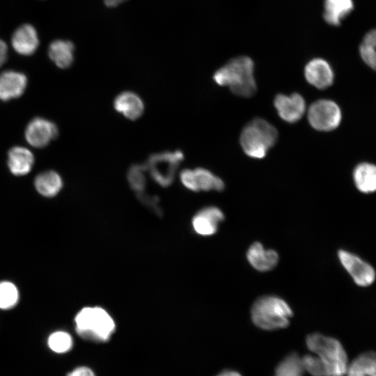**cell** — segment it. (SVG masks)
<instances>
[{
    "instance_id": "6da1fadb",
    "label": "cell",
    "mask_w": 376,
    "mask_h": 376,
    "mask_svg": "<svg viewBox=\"0 0 376 376\" xmlns=\"http://www.w3.org/2000/svg\"><path fill=\"white\" fill-rule=\"evenodd\" d=\"M254 64L248 56L235 57L215 71L214 81L221 86H228L236 95L249 97L256 91L253 76Z\"/></svg>"
},
{
    "instance_id": "7a4b0ae2",
    "label": "cell",
    "mask_w": 376,
    "mask_h": 376,
    "mask_svg": "<svg viewBox=\"0 0 376 376\" xmlns=\"http://www.w3.org/2000/svg\"><path fill=\"white\" fill-rule=\"evenodd\" d=\"M77 334L84 340L95 343L108 341L116 330V323L103 308L85 307L75 318Z\"/></svg>"
},
{
    "instance_id": "3957f363",
    "label": "cell",
    "mask_w": 376,
    "mask_h": 376,
    "mask_svg": "<svg viewBox=\"0 0 376 376\" xmlns=\"http://www.w3.org/2000/svg\"><path fill=\"white\" fill-rule=\"evenodd\" d=\"M306 345L320 359L327 376H343L346 374L348 366L347 354L338 340L314 333L307 336Z\"/></svg>"
},
{
    "instance_id": "277c9868",
    "label": "cell",
    "mask_w": 376,
    "mask_h": 376,
    "mask_svg": "<svg viewBox=\"0 0 376 376\" xmlns=\"http://www.w3.org/2000/svg\"><path fill=\"white\" fill-rule=\"evenodd\" d=\"M293 313L283 299L276 296H263L253 303L251 315L259 328L275 330L286 327Z\"/></svg>"
},
{
    "instance_id": "5b68a950",
    "label": "cell",
    "mask_w": 376,
    "mask_h": 376,
    "mask_svg": "<svg viewBox=\"0 0 376 376\" xmlns=\"http://www.w3.org/2000/svg\"><path fill=\"white\" fill-rule=\"evenodd\" d=\"M277 137V130L272 124L264 119L256 118L243 128L240 142L246 155L262 159L275 144Z\"/></svg>"
},
{
    "instance_id": "8992f818",
    "label": "cell",
    "mask_w": 376,
    "mask_h": 376,
    "mask_svg": "<svg viewBox=\"0 0 376 376\" xmlns=\"http://www.w3.org/2000/svg\"><path fill=\"white\" fill-rule=\"evenodd\" d=\"M183 159L184 154L180 150L164 151L150 155L143 165L146 172L157 185L167 187L173 183Z\"/></svg>"
},
{
    "instance_id": "52a82bcc",
    "label": "cell",
    "mask_w": 376,
    "mask_h": 376,
    "mask_svg": "<svg viewBox=\"0 0 376 376\" xmlns=\"http://www.w3.org/2000/svg\"><path fill=\"white\" fill-rule=\"evenodd\" d=\"M342 118L338 105L329 100H319L311 104L308 120L311 127L318 131L328 132L338 127Z\"/></svg>"
},
{
    "instance_id": "ba28073f",
    "label": "cell",
    "mask_w": 376,
    "mask_h": 376,
    "mask_svg": "<svg viewBox=\"0 0 376 376\" xmlns=\"http://www.w3.org/2000/svg\"><path fill=\"white\" fill-rule=\"evenodd\" d=\"M179 178L186 189L194 192L221 191L225 187L221 178L203 167L185 169L180 171Z\"/></svg>"
},
{
    "instance_id": "9c48e42d",
    "label": "cell",
    "mask_w": 376,
    "mask_h": 376,
    "mask_svg": "<svg viewBox=\"0 0 376 376\" xmlns=\"http://www.w3.org/2000/svg\"><path fill=\"white\" fill-rule=\"evenodd\" d=\"M338 256L342 265L358 285L366 287L373 283L375 272L369 263L345 250H339Z\"/></svg>"
},
{
    "instance_id": "30bf717a",
    "label": "cell",
    "mask_w": 376,
    "mask_h": 376,
    "mask_svg": "<svg viewBox=\"0 0 376 376\" xmlns=\"http://www.w3.org/2000/svg\"><path fill=\"white\" fill-rule=\"evenodd\" d=\"M274 105L279 116L290 123H296L300 120L306 110L305 100L298 93L289 95L279 94L274 98Z\"/></svg>"
},
{
    "instance_id": "8fae6325",
    "label": "cell",
    "mask_w": 376,
    "mask_h": 376,
    "mask_svg": "<svg viewBox=\"0 0 376 376\" xmlns=\"http://www.w3.org/2000/svg\"><path fill=\"white\" fill-rule=\"evenodd\" d=\"M58 134L54 123L42 118H36L26 127L25 136L28 143L36 148L46 146Z\"/></svg>"
},
{
    "instance_id": "7c38bea8",
    "label": "cell",
    "mask_w": 376,
    "mask_h": 376,
    "mask_svg": "<svg viewBox=\"0 0 376 376\" xmlns=\"http://www.w3.org/2000/svg\"><path fill=\"white\" fill-rule=\"evenodd\" d=\"M224 219L222 211L215 206H207L198 210L193 217L191 224L194 230L202 236L216 233L219 224Z\"/></svg>"
},
{
    "instance_id": "4fadbf2b",
    "label": "cell",
    "mask_w": 376,
    "mask_h": 376,
    "mask_svg": "<svg viewBox=\"0 0 376 376\" xmlns=\"http://www.w3.org/2000/svg\"><path fill=\"white\" fill-rule=\"evenodd\" d=\"M307 81L318 89L329 87L334 81V72L327 61L317 58L310 61L304 69Z\"/></svg>"
},
{
    "instance_id": "5bb4252c",
    "label": "cell",
    "mask_w": 376,
    "mask_h": 376,
    "mask_svg": "<svg viewBox=\"0 0 376 376\" xmlns=\"http://www.w3.org/2000/svg\"><path fill=\"white\" fill-rule=\"evenodd\" d=\"M113 108L126 118L136 120L142 116L145 105L138 94L131 91H125L115 97Z\"/></svg>"
},
{
    "instance_id": "9a60e30c",
    "label": "cell",
    "mask_w": 376,
    "mask_h": 376,
    "mask_svg": "<svg viewBox=\"0 0 376 376\" xmlns=\"http://www.w3.org/2000/svg\"><path fill=\"white\" fill-rule=\"evenodd\" d=\"M13 49L23 56L33 54L39 45V39L36 29L29 24H24L13 33L11 38Z\"/></svg>"
},
{
    "instance_id": "2e32d148",
    "label": "cell",
    "mask_w": 376,
    "mask_h": 376,
    "mask_svg": "<svg viewBox=\"0 0 376 376\" xmlns=\"http://www.w3.org/2000/svg\"><path fill=\"white\" fill-rule=\"evenodd\" d=\"M27 84L24 74L14 70H7L0 75V100H10L19 97Z\"/></svg>"
},
{
    "instance_id": "e0dca14e",
    "label": "cell",
    "mask_w": 376,
    "mask_h": 376,
    "mask_svg": "<svg viewBox=\"0 0 376 376\" xmlns=\"http://www.w3.org/2000/svg\"><path fill=\"white\" fill-rule=\"evenodd\" d=\"M246 258L250 265L260 272L274 268L279 261V255L274 250L266 249L260 242H254L249 248Z\"/></svg>"
},
{
    "instance_id": "ac0fdd59",
    "label": "cell",
    "mask_w": 376,
    "mask_h": 376,
    "mask_svg": "<svg viewBox=\"0 0 376 376\" xmlns=\"http://www.w3.org/2000/svg\"><path fill=\"white\" fill-rule=\"evenodd\" d=\"M33 163L34 157L27 148L16 146L8 152V167L15 175H24L29 173Z\"/></svg>"
},
{
    "instance_id": "d6986e66",
    "label": "cell",
    "mask_w": 376,
    "mask_h": 376,
    "mask_svg": "<svg viewBox=\"0 0 376 376\" xmlns=\"http://www.w3.org/2000/svg\"><path fill=\"white\" fill-rule=\"evenodd\" d=\"M74 44L70 40H55L48 47L50 59L60 68H69L74 61Z\"/></svg>"
},
{
    "instance_id": "ffe728a7",
    "label": "cell",
    "mask_w": 376,
    "mask_h": 376,
    "mask_svg": "<svg viewBox=\"0 0 376 376\" xmlns=\"http://www.w3.org/2000/svg\"><path fill=\"white\" fill-rule=\"evenodd\" d=\"M353 179L357 188L364 194L374 192L376 189V168L373 164H359L353 171Z\"/></svg>"
},
{
    "instance_id": "44dd1931",
    "label": "cell",
    "mask_w": 376,
    "mask_h": 376,
    "mask_svg": "<svg viewBox=\"0 0 376 376\" xmlns=\"http://www.w3.org/2000/svg\"><path fill=\"white\" fill-rule=\"evenodd\" d=\"M353 8L352 0H325L323 17L328 24L338 26Z\"/></svg>"
},
{
    "instance_id": "7402d4cb",
    "label": "cell",
    "mask_w": 376,
    "mask_h": 376,
    "mask_svg": "<svg viewBox=\"0 0 376 376\" xmlns=\"http://www.w3.org/2000/svg\"><path fill=\"white\" fill-rule=\"evenodd\" d=\"M346 373L347 376H375V354L368 352L360 354L347 366Z\"/></svg>"
},
{
    "instance_id": "603a6c76",
    "label": "cell",
    "mask_w": 376,
    "mask_h": 376,
    "mask_svg": "<svg viewBox=\"0 0 376 376\" xmlns=\"http://www.w3.org/2000/svg\"><path fill=\"white\" fill-rule=\"evenodd\" d=\"M63 185L60 175L55 171H49L39 174L35 179L37 191L42 196L52 197L56 195Z\"/></svg>"
},
{
    "instance_id": "cb8c5ba5",
    "label": "cell",
    "mask_w": 376,
    "mask_h": 376,
    "mask_svg": "<svg viewBox=\"0 0 376 376\" xmlns=\"http://www.w3.org/2000/svg\"><path fill=\"white\" fill-rule=\"evenodd\" d=\"M304 370L301 359L292 353L278 365L274 376H303Z\"/></svg>"
},
{
    "instance_id": "d4e9b609",
    "label": "cell",
    "mask_w": 376,
    "mask_h": 376,
    "mask_svg": "<svg viewBox=\"0 0 376 376\" xmlns=\"http://www.w3.org/2000/svg\"><path fill=\"white\" fill-rule=\"evenodd\" d=\"M146 169L143 164L131 165L127 173V182L136 194L145 191L146 187Z\"/></svg>"
},
{
    "instance_id": "484cf974",
    "label": "cell",
    "mask_w": 376,
    "mask_h": 376,
    "mask_svg": "<svg viewBox=\"0 0 376 376\" xmlns=\"http://www.w3.org/2000/svg\"><path fill=\"white\" fill-rule=\"evenodd\" d=\"M375 45L376 33L373 29L366 33L359 47L361 58L373 70L376 66Z\"/></svg>"
},
{
    "instance_id": "4316f807",
    "label": "cell",
    "mask_w": 376,
    "mask_h": 376,
    "mask_svg": "<svg viewBox=\"0 0 376 376\" xmlns=\"http://www.w3.org/2000/svg\"><path fill=\"white\" fill-rule=\"evenodd\" d=\"M47 344L49 347L54 352L58 354L65 353L70 351L73 345L71 336L63 331L52 333L48 338Z\"/></svg>"
},
{
    "instance_id": "83f0119b",
    "label": "cell",
    "mask_w": 376,
    "mask_h": 376,
    "mask_svg": "<svg viewBox=\"0 0 376 376\" xmlns=\"http://www.w3.org/2000/svg\"><path fill=\"white\" fill-rule=\"evenodd\" d=\"M19 292L16 286L8 281L0 283V308L9 309L16 305Z\"/></svg>"
},
{
    "instance_id": "f1b7e54d",
    "label": "cell",
    "mask_w": 376,
    "mask_h": 376,
    "mask_svg": "<svg viewBox=\"0 0 376 376\" xmlns=\"http://www.w3.org/2000/svg\"><path fill=\"white\" fill-rule=\"evenodd\" d=\"M304 369L312 376H327L326 369L316 355L307 354L301 359Z\"/></svg>"
},
{
    "instance_id": "f546056e",
    "label": "cell",
    "mask_w": 376,
    "mask_h": 376,
    "mask_svg": "<svg viewBox=\"0 0 376 376\" xmlns=\"http://www.w3.org/2000/svg\"><path fill=\"white\" fill-rule=\"evenodd\" d=\"M136 195L139 201H140L144 205L148 207L157 215H160L162 213L159 204V200L157 196L146 194L145 191Z\"/></svg>"
},
{
    "instance_id": "4dcf8cb0",
    "label": "cell",
    "mask_w": 376,
    "mask_h": 376,
    "mask_svg": "<svg viewBox=\"0 0 376 376\" xmlns=\"http://www.w3.org/2000/svg\"><path fill=\"white\" fill-rule=\"evenodd\" d=\"M67 376H95V375L89 368L81 366L74 369Z\"/></svg>"
},
{
    "instance_id": "1f68e13d",
    "label": "cell",
    "mask_w": 376,
    "mask_h": 376,
    "mask_svg": "<svg viewBox=\"0 0 376 376\" xmlns=\"http://www.w3.org/2000/svg\"><path fill=\"white\" fill-rule=\"evenodd\" d=\"M8 56L6 43L0 39V67L6 62Z\"/></svg>"
},
{
    "instance_id": "d6a6232c",
    "label": "cell",
    "mask_w": 376,
    "mask_h": 376,
    "mask_svg": "<svg viewBox=\"0 0 376 376\" xmlns=\"http://www.w3.org/2000/svg\"><path fill=\"white\" fill-rule=\"evenodd\" d=\"M127 0H103L104 5L108 8H116Z\"/></svg>"
},
{
    "instance_id": "836d02e7",
    "label": "cell",
    "mask_w": 376,
    "mask_h": 376,
    "mask_svg": "<svg viewBox=\"0 0 376 376\" xmlns=\"http://www.w3.org/2000/svg\"><path fill=\"white\" fill-rule=\"evenodd\" d=\"M217 376H241L238 373L235 371H225Z\"/></svg>"
}]
</instances>
